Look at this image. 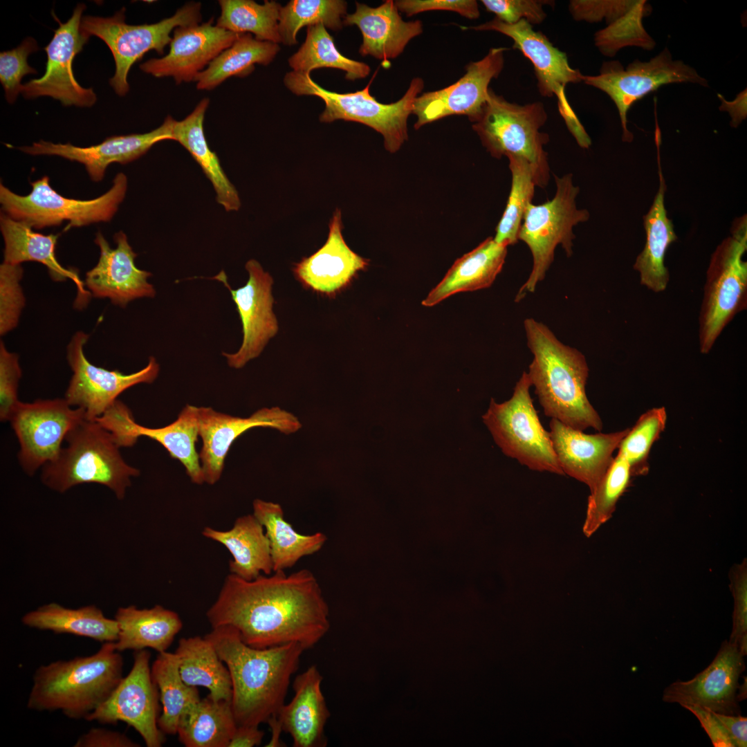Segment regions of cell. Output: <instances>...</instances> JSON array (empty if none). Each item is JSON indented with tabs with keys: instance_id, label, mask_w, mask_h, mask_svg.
I'll list each match as a JSON object with an SVG mask.
<instances>
[{
	"instance_id": "17",
	"label": "cell",
	"mask_w": 747,
	"mask_h": 747,
	"mask_svg": "<svg viewBox=\"0 0 747 747\" xmlns=\"http://www.w3.org/2000/svg\"><path fill=\"white\" fill-rule=\"evenodd\" d=\"M89 335L80 331L75 333L67 347V360L73 376L64 398L72 407L83 409L86 419L94 420L102 415L126 389L140 383H151L157 378L160 367L151 356L142 369L124 374L91 363L84 352Z\"/></svg>"
},
{
	"instance_id": "24",
	"label": "cell",
	"mask_w": 747,
	"mask_h": 747,
	"mask_svg": "<svg viewBox=\"0 0 747 747\" xmlns=\"http://www.w3.org/2000/svg\"><path fill=\"white\" fill-rule=\"evenodd\" d=\"M113 239L115 248L100 232L96 234L95 243L100 255L95 266L86 273L84 285L88 291L94 297L108 298L113 304L122 308L136 299L154 297L156 290L148 282L151 273L136 266L137 254L129 244L126 234L120 231Z\"/></svg>"
},
{
	"instance_id": "11",
	"label": "cell",
	"mask_w": 747,
	"mask_h": 747,
	"mask_svg": "<svg viewBox=\"0 0 747 747\" xmlns=\"http://www.w3.org/2000/svg\"><path fill=\"white\" fill-rule=\"evenodd\" d=\"M201 3L190 2L177 10L174 15L151 24L130 25L125 22V8L111 17H82L80 30L86 37L96 36L110 49L116 64L114 75L109 84L120 96L129 91L127 76L135 62L148 51L154 50L163 55L172 40L171 33L180 26L201 21Z\"/></svg>"
},
{
	"instance_id": "26",
	"label": "cell",
	"mask_w": 747,
	"mask_h": 747,
	"mask_svg": "<svg viewBox=\"0 0 747 747\" xmlns=\"http://www.w3.org/2000/svg\"><path fill=\"white\" fill-rule=\"evenodd\" d=\"M342 212L336 208L329 224L324 244L294 264L293 272L304 288L329 297H335L347 288L358 273L369 266V260L353 251L342 234Z\"/></svg>"
},
{
	"instance_id": "33",
	"label": "cell",
	"mask_w": 747,
	"mask_h": 747,
	"mask_svg": "<svg viewBox=\"0 0 747 747\" xmlns=\"http://www.w3.org/2000/svg\"><path fill=\"white\" fill-rule=\"evenodd\" d=\"M507 248L497 243L492 237L487 238L453 264L422 304L433 306L457 293L488 288L503 268Z\"/></svg>"
},
{
	"instance_id": "20",
	"label": "cell",
	"mask_w": 747,
	"mask_h": 747,
	"mask_svg": "<svg viewBox=\"0 0 747 747\" xmlns=\"http://www.w3.org/2000/svg\"><path fill=\"white\" fill-rule=\"evenodd\" d=\"M506 47L491 48L487 55L465 66V73L455 83L418 96L412 113L417 117L416 129L452 115H465L474 122L488 95L490 81L498 77L504 66Z\"/></svg>"
},
{
	"instance_id": "57",
	"label": "cell",
	"mask_w": 747,
	"mask_h": 747,
	"mask_svg": "<svg viewBox=\"0 0 747 747\" xmlns=\"http://www.w3.org/2000/svg\"><path fill=\"white\" fill-rule=\"evenodd\" d=\"M682 707L697 717L713 746L737 747L728 731L711 710L699 706L686 705Z\"/></svg>"
},
{
	"instance_id": "39",
	"label": "cell",
	"mask_w": 747,
	"mask_h": 747,
	"mask_svg": "<svg viewBox=\"0 0 747 747\" xmlns=\"http://www.w3.org/2000/svg\"><path fill=\"white\" fill-rule=\"evenodd\" d=\"M182 680L190 686L209 690L211 699L231 701L232 681L228 667L205 636L182 638L174 652Z\"/></svg>"
},
{
	"instance_id": "21",
	"label": "cell",
	"mask_w": 747,
	"mask_h": 747,
	"mask_svg": "<svg viewBox=\"0 0 747 747\" xmlns=\"http://www.w3.org/2000/svg\"><path fill=\"white\" fill-rule=\"evenodd\" d=\"M198 413L202 440L199 457L205 482L210 485L220 479L232 443L248 430L270 427L290 434L302 427L297 417L279 407L261 408L246 418L219 412L209 407H198Z\"/></svg>"
},
{
	"instance_id": "16",
	"label": "cell",
	"mask_w": 747,
	"mask_h": 747,
	"mask_svg": "<svg viewBox=\"0 0 747 747\" xmlns=\"http://www.w3.org/2000/svg\"><path fill=\"white\" fill-rule=\"evenodd\" d=\"M150 657L147 649L135 651L128 674L85 720L112 725L124 722L139 733L147 747H160L165 734L158 725L159 693L151 676Z\"/></svg>"
},
{
	"instance_id": "44",
	"label": "cell",
	"mask_w": 747,
	"mask_h": 747,
	"mask_svg": "<svg viewBox=\"0 0 747 747\" xmlns=\"http://www.w3.org/2000/svg\"><path fill=\"white\" fill-rule=\"evenodd\" d=\"M221 15L216 25L235 33H250L255 38L281 42L279 19L281 5L275 1L259 4L252 0H220Z\"/></svg>"
},
{
	"instance_id": "14",
	"label": "cell",
	"mask_w": 747,
	"mask_h": 747,
	"mask_svg": "<svg viewBox=\"0 0 747 747\" xmlns=\"http://www.w3.org/2000/svg\"><path fill=\"white\" fill-rule=\"evenodd\" d=\"M582 82L609 95L615 104L622 129V139L631 142L627 128V113L631 105L659 87L672 83H693L708 86V81L692 66L672 59L665 48L648 62L634 60L624 68L616 60L605 62L596 75H582Z\"/></svg>"
},
{
	"instance_id": "4",
	"label": "cell",
	"mask_w": 747,
	"mask_h": 747,
	"mask_svg": "<svg viewBox=\"0 0 747 747\" xmlns=\"http://www.w3.org/2000/svg\"><path fill=\"white\" fill-rule=\"evenodd\" d=\"M122 668V657L113 643H104L89 656L40 665L33 677L27 707L85 719L116 688L123 677Z\"/></svg>"
},
{
	"instance_id": "7",
	"label": "cell",
	"mask_w": 747,
	"mask_h": 747,
	"mask_svg": "<svg viewBox=\"0 0 747 747\" xmlns=\"http://www.w3.org/2000/svg\"><path fill=\"white\" fill-rule=\"evenodd\" d=\"M284 83L297 95L316 96L324 102L325 107L320 115V122L329 123L342 120L367 125L383 136L385 147L390 153L399 150L407 140V119L412 113L416 98L424 87L423 80L414 77L399 100L383 104L370 94L371 81L362 90L338 93L323 89L310 75L292 71L285 75Z\"/></svg>"
},
{
	"instance_id": "50",
	"label": "cell",
	"mask_w": 747,
	"mask_h": 747,
	"mask_svg": "<svg viewBox=\"0 0 747 747\" xmlns=\"http://www.w3.org/2000/svg\"><path fill=\"white\" fill-rule=\"evenodd\" d=\"M24 274L21 264L3 262L0 266V335H4L18 325L26 304L20 284Z\"/></svg>"
},
{
	"instance_id": "5",
	"label": "cell",
	"mask_w": 747,
	"mask_h": 747,
	"mask_svg": "<svg viewBox=\"0 0 747 747\" xmlns=\"http://www.w3.org/2000/svg\"><path fill=\"white\" fill-rule=\"evenodd\" d=\"M66 446L54 461L42 467L41 480L60 493L83 483L109 488L124 499L138 469L127 464L112 434L95 420L84 419L67 434Z\"/></svg>"
},
{
	"instance_id": "40",
	"label": "cell",
	"mask_w": 747,
	"mask_h": 747,
	"mask_svg": "<svg viewBox=\"0 0 747 747\" xmlns=\"http://www.w3.org/2000/svg\"><path fill=\"white\" fill-rule=\"evenodd\" d=\"M237 727L231 702L208 696L181 718L177 735L186 747H228Z\"/></svg>"
},
{
	"instance_id": "15",
	"label": "cell",
	"mask_w": 747,
	"mask_h": 747,
	"mask_svg": "<svg viewBox=\"0 0 747 747\" xmlns=\"http://www.w3.org/2000/svg\"><path fill=\"white\" fill-rule=\"evenodd\" d=\"M86 418L65 398L38 399L18 404L9 421L18 439V459L30 476L56 459L68 432Z\"/></svg>"
},
{
	"instance_id": "51",
	"label": "cell",
	"mask_w": 747,
	"mask_h": 747,
	"mask_svg": "<svg viewBox=\"0 0 747 747\" xmlns=\"http://www.w3.org/2000/svg\"><path fill=\"white\" fill-rule=\"evenodd\" d=\"M39 49L37 41L28 37L17 48L1 52L0 82L8 102H15L18 94L21 93L22 77L28 74L37 73L28 65L27 59L30 54Z\"/></svg>"
},
{
	"instance_id": "48",
	"label": "cell",
	"mask_w": 747,
	"mask_h": 747,
	"mask_svg": "<svg viewBox=\"0 0 747 747\" xmlns=\"http://www.w3.org/2000/svg\"><path fill=\"white\" fill-rule=\"evenodd\" d=\"M650 13L646 1L637 3L622 17L599 30L594 35V44L599 51L607 57H614L627 46H637L652 50L655 41L646 32L643 18Z\"/></svg>"
},
{
	"instance_id": "37",
	"label": "cell",
	"mask_w": 747,
	"mask_h": 747,
	"mask_svg": "<svg viewBox=\"0 0 747 747\" xmlns=\"http://www.w3.org/2000/svg\"><path fill=\"white\" fill-rule=\"evenodd\" d=\"M21 622L30 628L86 637L102 643L116 642L118 635L116 619L107 618L93 605L70 609L50 602L26 613Z\"/></svg>"
},
{
	"instance_id": "38",
	"label": "cell",
	"mask_w": 747,
	"mask_h": 747,
	"mask_svg": "<svg viewBox=\"0 0 747 747\" xmlns=\"http://www.w3.org/2000/svg\"><path fill=\"white\" fill-rule=\"evenodd\" d=\"M253 515L262 524L268 539L273 572L293 566L302 557L319 551L327 537L321 532L302 535L284 519L282 506L272 501L256 499Z\"/></svg>"
},
{
	"instance_id": "56",
	"label": "cell",
	"mask_w": 747,
	"mask_h": 747,
	"mask_svg": "<svg viewBox=\"0 0 747 747\" xmlns=\"http://www.w3.org/2000/svg\"><path fill=\"white\" fill-rule=\"evenodd\" d=\"M394 3L397 9L407 17L431 10L455 12L470 19L480 16L475 0H397Z\"/></svg>"
},
{
	"instance_id": "49",
	"label": "cell",
	"mask_w": 747,
	"mask_h": 747,
	"mask_svg": "<svg viewBox=\"0 0 747 747\" xmlns=\"http://www.w3.org/2000/svg\"><path fill=\"white\" fill-rule=\"evenodd\" d=\"M663 407L648 409L641 414L621 441L618 453L629 463L633 477L646 475L648 459L654 443L660 438L667 423Z\"/></svg>"
},
{
	"instance_id": "60",
	"label": "cell",
	"mask_w": 747,
	"mask_h": 747,
	"mask_svg": "<svg viewBox=\"0 0 747 747\" xmlns=\"http://www.w3.org/2000/svg\"><path fill=\"white\" fill-rule=\"evenodd\" d=\"M264 732L258 726L237 725L228 747H254L261 744Z\"/></svg>"
},
{
	"instance_id": "1",
	"label": "cell",
	"mask_w": 747,
	"mask_h": 747,
	"mask_svg": "<svg viewBox=\"0 0 747 747\" xmlns=\"http://www.w3.org/2000/svg\"><path fill=\"white\" fill-rule=\"evenodd\" d=\"M212 628L230 626L255 648L297 643L314 647L330 628L329 606L308 569L261 574L252 580L228 575L206 612Z\"/></svg>"
},
{
	"instance_id": "52",
	"label": "cell",
	"mask_w": 747,
	"mask_h": 747,
	"mask_svg": "<svg viewBox=\"0 0 747 747\" xmlns=\"http://www.w3.org/2000/svg\"><path fill=\"white\" fill-rule=\"evenodd\" d=\"M733 597L732 627L729 641L747 654V560L735 564L729 572Z\"/></svg>"
},
{
	"instance_id": "27",
	"label": "cell",
	"mask_w": 747,
	"mask_h": 747,
	"mask_svg": "<svg viewBox=\"0 0 747 747\" xmlns=\"http://www.w3.org/2000/svg\"><path fill=\"white\" fill-rule=\"evenodd\" d=\"M173 120L168 116L159 127L148 133L113 136L90 147L40 140L31 146L20 147L19 149L31 155H55L80 163L85 166L92 181L98 182L102 180L110 164H127L146 154L156 143L172 140Z\"/></svg>"
},
{
	"instance_id": "47",
	"label": "cell",
	"mask_w": 747,
	"mask_h": 747,
	"mask_svg": "<svg viewBox=\"0 0 747 747\" xmlns=\"http://www.w3.org/2000/svg\"><path fill=\"white\" fill-rule=\"evenodd\" d=\"M511 172V187L506 206L496 228L494 240L506 246L518 241V234L528 205L532 203L536 187L531 165L525 159L507 156Z\"/></svg>"
},
{
	"instance_id": "58",
	"label": "cell",
	"mask_w": 747,
	"mask_h": 747,
	"mask_svg": "<svg viewBox=\"0 0 747 747\" xmlns=\"http://www.w3.org/2000/svg\"><path fill=\"white\" fill-rule=\"evenodd\" d=\"M75 747H138L126 735L104 728H93L82 735L75 741Z\"/></svg>"
},
{
	"instance_id": "25",
	"label": "cell",
	"mask_w": 747,
	"mask_h": 747,
	"mask_svg": "<svg viewBox=\"0 0 747 747\" xmlns=\"http://www.w3.org/2000/svg\"><path fill=\"white\" fill-rule=\"evenodd\" d=\"M107 428L120 448L133 445L142 436L157 441L172 458L182 463L193 483H205L199 454L195 445L199 436L198 407L185 405L176 421L158 428L138 424L129 408L122 409L111 416Z\"/></svg>"
},
{
	"instance_id": "29",
	"label": "cell",
	"mask_w": 747,
	"mask_h": 747,
	"mask_svg": "<svg viewBox=\"0 0 747 747\" xmlns=\"http://www.w3.org/2000/svg\"><path fill=\"white\" fill-rule=\"evenodd\" d=\"M343 25L358 26L362 35L359 53L381 60L386 67L389 59L399 56L409 41L423 33L422 21H405L392 0L376 8L356 2L355 12L345 15Z\"/></svg>"
},
{
	"instance_id": "42",
	"label": "cell",
	"mask_w": 747,
	"mask_h": 747,
	"mask_svg": "<svg viewBox=\"0 0 747 747\" xmlns=\"http://www.w3.org/2000/svg\"><path fill=\"white\" fill-rule=\"evenodd\" d=\"M151 673L162 704L158 727L165 735H176L181 718L201 699L199 690L182 680L175 653L167 651L158 653Z\"/></svg>"
},
{
	"instance_id": "32",
	"label": "cell",
	"mask_w": 747,
	"mask_h": 747,
	"mask_svg": "<svg viewBox=\"0 0 747 747\" xmlns=\"http://www.w3.org/2000/svg\"><path fill=\"white\" fill-rule=\"evenodd\" d=\"M1 232L4 241L3 262L21 264L24 261H37L44 265L55 282L72 280L76 285L79 295L84 299L89 292L80 279L77 270L62 266L55 256V248L59 237L57 234H43L33 230L25 221L16 220L4 213L0 216Z\"/></svg>"
},
{
	"instance_id": "61",
	"label": "cell",
	"mask_w": 747,
	"mask_h": 747,
	"mask_svg": "<svg viewBox=\"0 0 747 747\" xmlns=\"http://www.w3.org/2000/svg\"><path fill=\"white\" fill-rule=\"evenodd\" d=\"M718 97L721 100L719 110L728 112L731 117L730 125L737 127L747 116L746 89L740 92L733 101L726 100L720 94H718Z\"/></svg>"
},
{
	"instance_id": "53",
	"label": "cell",
	"mask_w": 747,
	"mask_h": 747,
	"mask_svg": "<svg viewBox=\"0 0 747 747\" xmlns=\"http://www.w3.org/2000/svg\"><path fill=\"white\" fill-rule=\"evenodd\" d=\"M488 11L506 24H515L526 20L532 26L542 24L546 17L544 6L554 4L548 0H482Z\"/></svg>"
},
{
	"instance_id": "36",
	"label": "cell",
	"mask_w": 747,
	"mask_h": 747,
	"mask_svg": "<svg viewBox=\"0 0 747 747\" xmlns=\"http://www.w3.org/2000/svg\"><path fill=\"white\" fill-rule=\"evenodd\" d=\"M658 167L659 188L649 212L644 216L645 244L634 264L640 284L655 293L663 291L667 286L670 276L664 264L665 255L669 246L677 239L665 208L666 187L659 160Z\"/></svg>"
},
{
	"instance_id": "22",
	"label": "cell",
	"mask_w": 747,
	"mask_h": 747,
	"mask_svg": "<svg viewBox=\"0 0 747 747\" xmlns=\"http://www.w3.org/2000/svg\"><path fill=\"white\" fill-rule=\"evenodd\" d=\"M744 656L736 644L725 640L706 668L688 681L669 685L662 700L681 706H699L726 714H740L737 692L739 678L746 668Z\"/></svg>"
},
{
	"instance_id": "13",
	"label": "cell",
	"mask_w": 747,
	"mask_h": 747,
	"mask_svg": "<svg viewBox=\"0 0 747 747\" xmlns=\"http://www.w3.org/2000/svg\"><path fill=\"white\" fill-rule=\"evenodd\" d=\"M461 28L496 31L512 39L513 48L532 63L540 95L556 98L560 114L578 145L583 149L591 146V139L570 105L565 91L567 84L582 82V74L570 66L565 53L524 19L510 24L495 17L486 23Z\"/></svg>"
},
{
	"instance_id": "8",
	"label": "cell",
	"mask_w": 747,
	"mask_h": 747,
	"mask_svg": "<svg viewBox=\"0 0 747 747\" xmlns=\"http://www.w3.org/2000/svg\"><path fill=\"white\" fill-rule=\"evenodd\" d=\"M746 215L712 254L699 318L700 351L708 353L726 325L747 306Z\"/></svg>"
},
{
	"instance_id": "41",
	"label": "cell",
	"mask_w": 747,
	"mask_h": 747,
	"mask_svg": "<svg viewBox=\"0 0 747 747\" xmlns=\"http://www.w3.org/2000/svg\"><path fill=\"white\" fill-rule=\"evenodd\" d=\"M279 50L278 44L258 40L250 33H241L196 76V88L210 91L230 77L248 75L255 64L271 63Z\"/></svg>"
},
{
	"instance_id": "31",
	"label": "cell",
	"mask_w": 747,
	"mask_h": 747,
	"mask_svg": "<svg viewBox=\"0 0 747 747\" xmlns=\"http://www.w3.org/2000/svg\"><path fill=\"white\" fill-rule=\"evenodd\" d=\"M202 535L223 544L231 553L230 573L245 580L261 574L270 575L273 564L268 539L262 524L253 514L238 517L228 531L205 527Z\"/></svg>"
},
{
	"instance_id": "3",
	"label": "cell",
	"mask_w": 747,
	"mask_h": 747,
	"mask_svg": "<svg viewBox=\"0 0 747 747\" xmlns=\"http://www.w3.org/2000/svg\"><path fill=\"white\" fill-rule=\"evenodd\" d=\"M524 327L533 356L527 374L544 414L575 430L600 432L602 419L586 394L589 369L584 356L533 318H526Z\"/></svg>"
},
{
	"instance_id": "19",
	"label": "cell",
	"mask_w": 747,
	"mask_h": 747,
	"mask_svg": "<svg viewBox=\"0 0 747 747\" xmlns=\"http://www.w3.org/2000/svg\"><path fill=\"white\" fill-rule=\"evenodd\" d=\"M245 267L248 279L237 289L231 288L223 270L212 277L229 290L241 322L243 340L240 348L234 353H223L228 365L235 369L242 368L257 358L279 329L273 311V277L255 259L248 261Z\"/></svg>"
},
{
	"instance_id": "59",
	"label": "cell",
	"mask_w": 747,
	"mask_h": 747,
	"mask_svg": "<svg viewBox=\"0 0 747 747\" xmlns=\"http://www.w3.org/2000/svg\"><path fill=\"white\" fill-rule=\"evenodd\" d=\"M728 731L737 747L747 746V718L712 712Z\"/></svg>"
},
{
	"instance_id": "10",
	"label": "cell",
	"mask_w": 747,
	"mask_h": 747,
	"mask_svg": "<svg viewBox=\"0 0 747 747\" xmlns=\"http://www.w3.org/2000/svg\"><path fill=\"white\" fill-rule=\"evenodd\" d=\"M531 383L524 371L512 397L501 403L491 398L482 416L502 452L531 470L564 475L550 434L542 426L530 394Z\"/></svg>"
},
{
	"instance_id": "63",
	"label": "cell",
	"mask_w": 747,
	"mask_h": 747,
	"mask_svg": "<svg viewBox=\"0 0 747 747\" xmlns=\"http://www.w3.org/2000/svg\"><path fill=\"white\" fill-rule=\"evenodd\" d=\"M744 678V682L741 685L739 684V686H738V688H737V699L738 702H739L741 701H743V700L746 699V694H747L746 677L745 676Z\"/></svg>"
},
{
	"instance_id": "55",
	"label": "cell",
	"mask_w": 747,
	"mask_h": 747,
	"mask_svg": "<svg viewBox=\"0 0 747 747\" xmlns=\"http://www.w3.org/2000/svg\"><path fill=\"white\" fill-rule=\"evenodd\" d=\"M638 0H572L569 10L575 21L609 24L628 12Z\"/></svg>"
},
{
	"instance_id": "30",
	"label": "cell",
	"mask_w": 747,
	"mask_h": 747,
	"mask_svg": "<svg viewBox=\"0 0 747 747\" xmlns=\"http://www.w3.org/2000/svg\"><path fill=\"white\" fill-rule=\"evenodd\" d=\"M323 676L315 665L293 681L294 696L284 704L277 716L284 732L290 735L294 747H325V726L330 712L322 690Z\"/></svg>"
},
{
	"instance_id": "54",
	"label": "cell",
	"mask_w": 747,
	"mask_h": 747,
	"mask_svg": "<svg viewBox=\"0 0 747 747\" xmlns=\"http://www.w3.org/2000/svg\"><path fill=\"white\" fill-rule=\"evenodd\" d=\"M21 377L19 356L7 350L0 342V419L9 421L20 403L18 387Z\"/></svg>"
},
{
	"instance_id": "46",
	"label": "cell",
	"mask_w": 747,
	"mask_h": 747,
	"mask_svg": "<svg viewBox=\"0 0 747 747\" xmlns=\"http://www.w3.org/2000/svg\"><path fill=\"white\" fill-rule=\"evenodd\" d=\"M632 477L629 463L617 453L602 478L590 492L582 526V532L587 537L593 535L611 519Z\"/></svg>"
},
{
	"instance_id": "6",
	"label": "cell",
	"mask_w": 747,
	"mask_h": 747,
	"mask_svg": "<svg viewBox=\"0 0 747 747\" xmlns=\"http://www.w3.org/2000/svg\"><path fill=\"white\" fill-rule=\"evenodd\" d=\"M547 120L542 102L518 104L497 95L491 89L472 128L483 146L496 158L514 156L526 160L535 174L536 187L544 188L550 167L544 145L547 133L540 131Z\"/></svg>"
},
{
	"instance_id": "35",
	"label": "cell",
	"mask_w": 747,
	"mask_h": 747,
	"mask_svg": "<svg viewBox=\"0 0 747 747\" xmlns=\"http://www.w3.org/2000/svg\"><path fill=\"white\" fill-rule=\"evenodd\" d=\"M209 103V99L204 98L183 120L174 119L172 140L179 142L201 166L213 185L217 202L227 212L237 211L241 207L239 194L223 172L217 155L209 147L205 136L203 121Z\"/></svg>"
},
{
	"instance_id": "12",
	"label": "cell",
	"mask_w": 747,
	"mask_h": 747,
	"mask_svg": "<svg viewBox=\"0 0 747 747\" xmlns=\"http://www.w3.org/2000/svg\"><path fill=\"white\" fill-rule=\"evenodd\" d=\"M30 185V193L21 196L1 183L0 203L3 212L37 229L59 225L64 221H68L66 230L72 227L110 221L125 196L127 179L123 173L118 174L111 189L91 200L60 195L51 187L47 176L31 182Z\"/></svg>"
},
{
	"instance_id": "62",
	"label": "cell",
	"mask_w": 747,
	"mask_h": 747,
	"mask_svg": "<svg viewBox=\"0 0 747 747\" xmlns=\"http://www.w3.org/2000/svg\"><path fill=\"white\" fill-rule=\"evenodd\" d=\"M268 724L271 737L270 741L266 745L267 747H283L285 746L284 743L281 740V735L284 731L281 721L277 716L275 714L272 716L267 721Z\"/></svg>"
},
{
	"instance_id": "45",
	"label": "cell",
	"mask_w": 747,
	"mask_h": 747,
	"mask_svg": "<svg viewBox=\"0 0 747 747\" xmlns=\"http://www.w3.org/2000/svg\"><path fill=\"white\" fill-rule=\"evenodd\" d=\"M347 3L342 0H291L279 12V33L281 43H297V35L304 26L322 24L334 31L343 27Z\"/></svg>"
},
{
	"instance_id": "43",
	"label": "cell",
	"mask_w": 747,
	"mask_h": 747,
	"mask_svg": "<svg viewBox=\"0 0 747 747\" xmlns=\"http://www.w3.org/2000/svg\"><path fill=\"white\" fill-rule=\"evenodd\" d=\"M288 62L293 71L308 75L319 68L340 69L346 73V79L351 81L367 77L371 71L366 63L342 55L322 24L307 27L304 42L289 57Z\"/></svg>"
},
{
	"instance_id": "23",
	"label": "cell",
	"mask_w": 747,
	"mask_h": 747,
	"mask_svg": "<svg viewBox=\"0 0 747 747\" xmlns=\"http://www.w3.org/2000/svg\"><path fill=\"white\" fill-rule=\"evenodd\" d=\"M240 34L213 25V19L201 24L177 27L173 31L169 53L143 62L140 68L156 77H172L177 84L194 81Z\"/></svg>"
},
{
	"instance_id": "18",
	"label": "cell",
	"mask_w": 747,
	"mask_h": 747,
	"mask_svg": "<svg viewBox=\"0 0 747 747\" xmlns=\"http://www.w3.org/2000/svg\"><path fill=\"white\" fill-rule=\"evenodd\" d=\"M84 3H78L71 17L62 23L53 14L59 27L44 47L47 55L46 71L42 77L22 84L21 93L25 98L49 96L59 100L64 106L91 107L97 100L92 88H84L75 78L72 64L77 54L89 41L80 30Z\"/></svg>"
},
{
	"instance_id": "9",
	"label": "cell",
	"mask_w": 747,
	"mask_h": 747,
	"mask_svg": "<svg viewBox=\"0 0 747 747\" xmlns=\"http://www.w3.org/2000/svg\"><path fill=\"white\" fill-rule=\"evenodd\" d=\"M556 190L554 196L542 204L530 203L524 213L518 240L524 242L532 255L533 266L526 282L521 286L515 301L526 293H533L542 282L554 259L555 250L561 246L568 257L573 255V228L589 219L586 209H579L576 198L579 187L573 183L572 174L560 177L554 175Z\"/></svg>"
},
{
	"instance_id": "2",
	"label": "cell",
	"mask_w": 747,
	"mask_h": 747,
	"mask_svg": "<svg viewBox=\"0 0 747 747\" xmlns=\"http://www.w3.org/2000/svg\"><path fill=\"white\" fill-rule=\"evenodd\" d=\"M205 637L229 670L230 702L237 725L259 726L277 714L306 649L297 643L255 648L226 625L212 628Z\"/></svg>"
},
{
	"instance_id": "34",
	"label": "cell",
	"mask_w": 747,
	"mask_h": 747,
	"mask_svg": "<svg viewBox=\"0 0 747 747\" xmlns=\"http://www.w3.org/2000/svg\"><path fill=\"white\" fill-rule=\"evenodd\" d=\"M114 618L118 635L113 645L119 652L146 648L166 652L183 627L177 613L159 605L150 609L135 605L119 607Z\"/></svg>"
},
{
	"instance_id": "28",
	"label": "cell",
	"mask_w": 747,
	"mask_h": 747,
	"mask_svg": "<svg viewBox=\"0 0 747 747\" xmlns=\"http://www.w3.org/2000/svg\"><path fill=\"white\" fill-rule=\"evenodd\" d=\"M550 436L564 474L587 485L592 491L611 465L629 428L610 433L587 434L557 419L549 423Z\"/></svg>"
}]
</instances>
